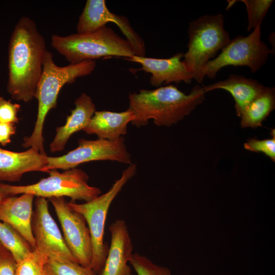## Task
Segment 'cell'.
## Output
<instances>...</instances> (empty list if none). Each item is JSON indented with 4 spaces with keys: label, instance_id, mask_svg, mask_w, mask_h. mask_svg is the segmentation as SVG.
Segmentation results:
<instances>
[{
    "label": "cell",
    "instance_id": "obj_18",
    "mask_svg": "<svg viewBox=\"0 0 275 275\" xmlns=\"http://www.w3.org/2000/svg\"><path fill=\"white\" fill-rule=\"evenodd\" d=\"M133 119L134 114L128 108L121 112L95 111L83 131L99 139L115 141L127 133L128 124Z\"/></svg>",
    "mask_w": 275,
    "mask_h": 275
},
{
    "label": "cell",
    "instance_id": "obj_14",
    "mask_svg": "<svg viewBox=\"0 0 275 275\" xmlns=\"http://www.w3.org/2000/svg\"><path fill=\"white\" fill-rule=\"evenodd\" d=\"M111 244L101 271L98 275H132L128 265L133 244L125 221L117 219L108 228Z\"/></svg>",
    "mask_w": 275,
    "mask_h": 275
},
{
    "label": "cell",
    "instance_id": "obj_1",
    "mask_svg": "<svg viewBox=\"0 0 275 275\" xmlns=\"http://www.w3.org/2000/svg\"><path fill=\"white\" fill-rule=\"evenodd\" d=\"M46 50L44 38L35 22L27 16L21 17L8 46L7 90L13 99L28 102L34 98Z\"/></svg>",
    "mask_w": 275,
    "mask_h": 275
},
{
    "label": "cell",
    "instance_id": "obj_6",
    "mask_svg": "<svg viewBox=\"0 0 275 275\" xmlns=\"http://www.w3.org/2000/svg\"><path fill=\"white\" fill-rule=\"evenodd\" d=\"M136 166L131 163L104 194L82 204L70 201L69 205L85 218L89 229L92 244V257L90 267L98 275L102 269L109 246L104 241L105 222L109 207L124 186L136 173Z\"/></svg>",
    "mask_w": 275,
    "mask_h": 275
},
{
    "label": "cell",
    "instance_id": "obj_16",
    "mask_svg": "<svg viewBox=\"0 0 275 275\" xmlns=\"http://www.w3.org/2000/svg\"><path fill=\"white\" fill-rule=\"evenodd\" d=\"M47 157L32 148L23 152L0 148V181H18L27 172H44Z\"/></svg>",
    "mask_w": 275,
    "mask_h": 275
},
{
    "label": "cell",
    "instance_id": "obj_9",
    "mask_svg": "<svg viewBox=\"0 0 275 275\" xmlns=\"http://www.w3.org/2000/svg\"><path fill=\"white\" fill-rule=\"evenodd\" d=\"M107 160L131 163L130 154L122 136L115 141L81 139L78 141V147L66 154L58 157L47 156L44 172L53 169L66 171L76 168L82 163Z\"/></svg>",
    "mask_w": 275,
    "mask_h": 275
},
{
    "label": "cell",
    "instance_id": "obj_29",
    "mask_svg": "<svg viewBox=\"0 0 275 275\" xmlns=\"http://www.w3.org/2000/svg\"><path fill=\"white\" fill-rule=\"evenodd\" d=\"M15 124L0 123V144L6 146L11 142V136L16 133Z\"/></svg>",
    "mask_w": 275,
    "mask_h": 275
},
{
    "label": "cell",
    "instance_id": "obj_15",
    "mask_svg": "<svg viewBox=\"0 0 275 275\" xmlns=\"http://www.w3.org/2000/svg\"><path fill=\"white\" fill-rule=\"evenodd\" d=\"M35 196L22 194L8 196L0 204V221L16 230L35 250V241L32 229L33 206Z\"/></svg>",
    "mask_w": 275,
    "mask_h": 275
},
{
    "label": "cell",
    "instance_id": "obj_5",
    "mask_svg": "<svg viewBox=\"0 0 275 275\" xmlns=\"http://www.w3.org/2000/svg\"><path fill=\"white\" fill-rule=\"evenodd\" d=\"M188 34L187 50L182 61L193 79L202 83L204 66L231 40L224 28V17L221 14L201 16L189 23Z\"/></svg>",
    "mask_w": 275,
    "mask_h": 275
},
{
    "label": "cell",
    "instance_id": "obj_7",
    "mask_svg": "<svg viewBox=\"0 0 275 275\" xmlns=\"http://www.w3.org/2000/svg\"><path fill=\"white\" fill-rule=\"evenodd\" d=\"M49 176L38 182L27 185H12L0 183V191L6 196L31 194L44 198L68 197L71 201H90L101 194L100 188L88 184L87 174L79 169L59 172L50 170Z\"/></svg>",
    "mask_w": 275,
    "mask_h": 275
},
{
    "label": "cell",
    "instance_id": "obj_2",
    "mask_svg": "<svg viewBox=\"0 0 275 275\" xmlns=\"http://www.w3.org/2000/svg\"><path fill=\"white\" fill-rule=\"evenodd\" d=\"M205 93L203 87L199 85L188 94L173 85L130 93L128 109L134 114L131 123L140 127L152 119L158 126L176 124L204 101Z\"/></svg>",
    "mask_w": 275,
    "mask_h": 275
},
{
    "label": "cell",
    "instance_id": "obj_3",
    "mask_svg": "<svg viewBox=\"0 0 275 275\" xmlns=\"http://www.w3.org/2000/svg\"><path fill=\"white\" fill-rule=\"evenodd\" d=\"M96 66L95 61H86L60 67L54 62L52 53L46 50L34 96L38 100L37 119L31 135L23 138L22 147L34 148L46 155L43 135L44 123L49 111L56 107L60 90L65 85L72 84L77 78L91 74Z\"/></svg>",
    "mask_w": 275,
    "mask_h": 275
},
{
    "label": "cell",
    "instance_id": "obj_25",
    "mask_svg": "<svg viewBox=\"0 0 275 275\" xmlns=\"http://www.w3.org/2000/svg\"><path fill=\"white\" fill-rule=\"evenodd\" d=\"M129 263L136 275H172L167 267L154 263L146 256L138 253H133Z\"/></svg>",
    "mask_w": 275,
    "mask_h": 275
},
{
    "label": "cell",
    "instance_id": "obj_13",
    "mask_svg": "<svg viewBox=\"0 0 275 275\" xmlns=\"http://www.w3.org/2000/svg\"><path fill=\"white\" fill-rule=\"evenodd\" d=\"M184 54L178 52L167 59H158L133 56L126 60L140 64V70L151 74L150 84L158 87L162 84L184 82L189 84L193 76L181 59Z\"/></svg>",
    "mask_w": 275,
    "mask_h": 275
},
{
    "label": "cell",
    "instance_id": "obj_21",
    "mask_svg": "<svg viewBox=\"0 0 275 275\" xmlns=\"http://www.w3.org/2000/svg\"><path fill=\"white\" fill-rule=\"evenodd\" d=\"M0 243L18 263L33 251L28 241L12 226L0 221Z\"/></svg>",
    "mask_w": 275,
    "mask_h": 275
},
{
    "label": "cell",
    "instance_id": "obj_30",
    "mask_svg": "<svg viewBox=\"0 0 275 275\" xmlns=\"http://www.w3.org/2000/svg\"><path fill=\"white\" fill-rule=\"evenodd\" d=\"M8 252V251L0 243V254ZM9 252V251H8Z\"/></svg>",
    "mask_w": 275,
    "mask_h": 275
},
{
    "label": "cell",
    "instance_id": "obj_12",
    "mask_svg": "<svg viewBox=\"0 0 275 275\" xmlns=\"http://www.w3.org/2000/svg\"><path fill=\"white\" fill-rule=\"evenodd\" d=\"M116 24L137 56L145 57V43L125 16L111 12L104 0H87L76 25L77 33L93 32L108 22Z\"/></svg>",
    "mask_w": 275,
    "mask_h": 275
},
{
    "label": "cell",
    "instance_id": "obj_23",
    "mask_svg": "<svg viewBox=\"0 0 275 275\" xmlns=\"http://www.w3.org/2000/svg\"><path fill=\"white\" fill-rule=\"evenodd\" d=\"M48 258L36 250L16 263L15 275H47L45 265Z\"/></svg>",
    "mask_w": 275,
    "mask_h": 275
},
{
    "label": "cell",
    "instance_id": "obj_8",
    "mask_svg": "<svg viewBox=\"0 0 275 275\" xmlns=\"http://www.w3.org/2000/svg\"><path fill=\"white\" fill-rule=\"evenodd\" d=\"M261 37V26H259L247 36L238 35L231 40L217 57L204 66L203 77L213 78L220 70L228 66H246L253 73L258 71L272 53Z\"/></svg>",
    "mask_w": 275,
    "mask_h": 275
},
{
    "label": "cell",
    "instance_id": "obj_32",
    "mask_svg": "<svg viewBox=\"0 0 275 275\" xmlns=\"http://www.w3.org/2000/svg\"><path fill=\"white\" fill-rule=\"evenodd\" d=\"M132 275H133V274H132Z\"/></svg>",
    "mask_w": 275,
    "mask_h": 275
},
{
    "label": "cell",
    "instance_id": "obj_31",
    "mask_svg": "<svg viewBox=\"0 0 275 275\" xmlns=\"http://www.w3.org/2000/svg\"><path fill=\"white\" fill-rule=\"evenodd\" d=\"M6 197L7 196H5L4 194H3L0 191V204L2 202V201L3 200V199Z\"/></svg>",
    "mask_w": 275,
    "mask_h": 275
},
{
    "label": "cell",
    "instance_id": "obj_27",
    "mask_svg": "<svg viewBox=\"0 0 275 275\" xmlns=\"http://www.w3.org/2000/svg\"><path fill=\"white\" fill-rule=\"evenodd\" d=\"M20 107V104L13 103L10 100H7L0 96V123L15 124L18 123L17 114Z\"/></svg>",
    "mask_w": 275,
    "mask_h": 275
},
{
    "label": "cell",
    "instance_id": "obj_19",
    "mask_svg": "<svg viewBox=\"0 0 275 275\" xmlns=\"http://www.w3.org/2000/svg\"><path fill=\"white\" fill-rule=\"evenodd\" d=\"M257 80L231 74L224 80L203 87L205 92L223 89L229 92L235 101L237 115H241L249 105L266 88Z\"/></svg>",
    "mask_w": 275,
    "mask_h": 275
},
{
    "label": "cell",
    "instance_id": "obj_20",
    "mask_svg": "<svg viewBox=\"0 0 275 275\" xmlns=\"http://www.w3.org/2000/svg\"><path fill=\"white\" fill-rule=\"evenodd\" d=\"M275 108L274 88L266 87L245 108L240 116L242 127L257 128Z\"/></svg>",
    "mask_w": 275,
    "mask_h": 275
},
{
    "label": "cell",
    "instance_id": "obj_17",
    "mask_svg": "<svg viewBox=\"0 0 275 275\" xmlns=\"http://www.w3.org/2000/svg\"><path fill=\"white\" fill-rule=\"evenodd\" d=\"M75 107L67 117L65 124L56 128V134L50 144L51 152L61 151L70 137L74 133L84 130L96 111L95 104L91 97L82 93L75 100Z\"/></svg>",
    "mask_w": 275,
    "mask_h": 275
},
{
    "label": "cell",
    "instance_id": "obj_4",
    "mask_svg": "<svg viewBox=\"0 0 275 275\" xmlns=\"http://www.w3.org/2000/svg\"><path fill=\"white\" fill-rule=\"evenodd\" d=\"M50 44L71 64L112 57L127 59L134 55L127 40L106 25L85 34H53Z\"/></svg>",
    "mask_w": 275,
    "mask_h": 275
},
{
    "label": "cell",
    "instance_id": "obj_28",
    "mask_svg": "<svg viewBox=\"0 0 275 275\" xmlns=\"http://www.w3.org/2000/svg\"><path fill=\"white\" fill-rule=\"evenodd\" d=\"M16 262L9 252L0 254V275H15Z\"/></svg>",
    "mask_w": 275,
    "mask_h": 275
},
{
    "label": "cell",
    "instance_id": "obj_10",
    "mask_svg": "<svg viewBox=\"0 0 275 275\" xmlns=\"http://www.w3.org/2000/svg\"><path fill=\"white\" fill-rule=\"evenodd\" d=\"M49 200L60 222L69 250L79 264L89 267L92 257V244L85 218L72 209L64 197H52Z\"/></svg>",
    "mask_w": 275,
    "mask_h": 275
},
{
    "label": "cell",
    "instance_id": "obj_26",
    "mask_svg": "<svg viewBox=\"0 0 275 275\" xmlns=\"http://www.w3.org/2000/svg\"><path fill=\"white\" fill-rule=\"evenodd\" d=\"M271 138L258 140L251 138L244 144V148L255 152H262L275 161V130L271 129Z\"/></svg>",
    "mask_w": 275,
    "mask_h": 275
},
{
    "label": "cell",
    "instance_id": "obj_11",
    "mask_svg": "<svg viewBox=\"0 0 275 275\" xmlns=\"http://www.w3.org/2000/svg\"><path fill=\"white\" fill-rule=\"evenodd\" d=\"M32 229L35 241V250L44 255L48 259H66L77 262L49 213L48 203L46 198L37 197L35 200Z\"/></svg>",
    "mask_w": 275,
    "mask_h": 275
},
{
    "label": "cell",
    "instance_id": "obj_22",
    "mask_svg": "<svg viewBox=\"0 0 275 275\" xmlns=\"http://www.w3.org/2000/svg\"><path fill=\"white\" fill-rule=\"evenodd\" d=\"M45 270L47 275H97L90 267L61 259H48Z\"/></svg>",
    "mask_w": 275,
    "mask_h": 275
},
{
    "label": "cell",
    "instance_id": "obj_24",
    "mask_svg": "<svg viewBox=\"0 0 275 275\" xmlns=\"http://www.w3.org/2000/svg\"><path fill=\"white\" fill-rule=\"evenodd\" d=\"M245 5L248 13L247 30L250 31L257 26H261L272 0H241Z\"/></svg>",
    "mask_w": 275,
    "mask_h": 275
}]
</instances>
